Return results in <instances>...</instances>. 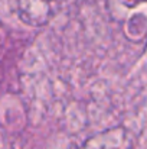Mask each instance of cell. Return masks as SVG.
<instances>
[{"instance_id": "6da1fadb", "label": "cell", "mask_w": 147, "mask_h": 149, "mask_svg": "<svg viewBox=\"0 0 147 149\" xmlns=\"http://www.w3.org/2000/svg\"><path fill=\"white\" fill-rule=\"evenodd\" d=\"M74 0H16L20 19L30 26H43Z\"/></svg>"}, {"instance_id": "7a4b0ae2", "label": "cell", "mask_w": 147, "mask_h": 149, "mask_svg": "<svg viewBox=\"0 0 147 149\" xmlns=\"http://www.w3.org/2000/svg\"><path fill=\"white\" fill-rule=\"evenodd\" d=\"M71 149H133V138L124 126H114L90 136Z\"/></svg>"}]
</instances>
